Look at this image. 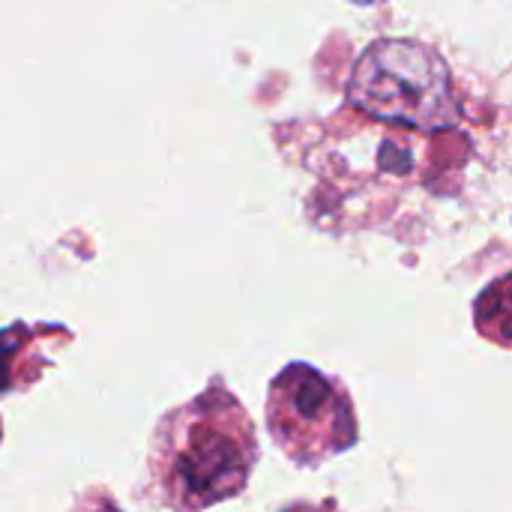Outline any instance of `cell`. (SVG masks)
Masks as SVG:
<instances>
[{
    "mask_svg": "<svg viewBox=\"0 0 512 512\" xmlns=\"http://www.w3.org/2000/svg\"><path fill=\"white\" fill-rule=\"evenodd\" d=\"M258 462L255 426L219 381L168 411L150 441V486L171 512H204L237 498Z\"/></svg>",
    "mask_w": 512,
    "mask_h": 512,
    "instance_id": "6da1fadb",
    "label": "cell"
},
{
    "mask_svg": "<svg viewBox=\"0 0 512 512\" xmlns=\"http://www.w3.org/2000/svg\"><path fill=\"white\" fill-rule=\"evenodd\" d=\"M348 99L369 117L423 132H441L459 117L444 60L411 39L372 45L351 72Z\"/></svg>",
    "mask_w": 512,
    "mask_h": 512,
    "instance_id": "7a4b0ae2",
    "label": "cell"
},
{
    "mask_svg": "<svg viewBox=\"0 0 512 512\" xmlns=\"http://www.w3.org/2000/svg\"><path fill=\"white\" fill-rule=\"evenodd\" d=\"M267 429L294 465L315 468L354 447V402L336 378L291 363L270 384Z\"/></svg>",
    "mask_w": 512,
    "mask_h": 512,
    "instance_id": "3957f363",
    "label": "cell"
}]
</instances>
